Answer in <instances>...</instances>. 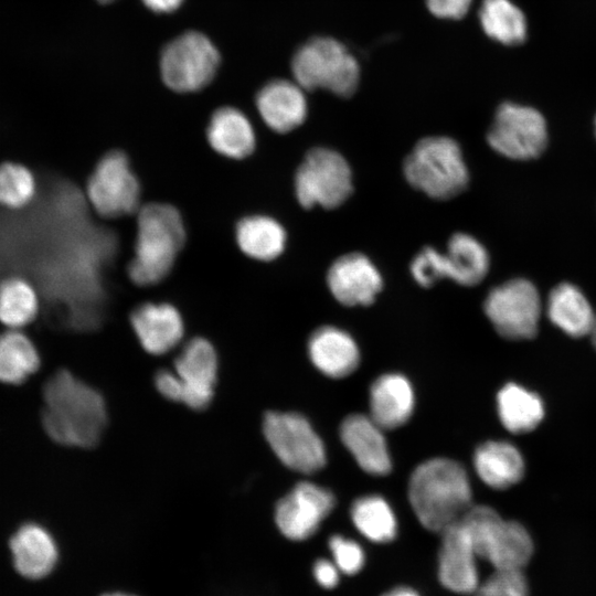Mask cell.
Wrapping results in <instances>:
<instances>
[{"instance_id":"cell-17","label":"cell","mask_w":596,"mask_h":596,"mask_svg":"<svg viewBox=\"0 0 596 596\" xmlns=\"http://www.w3.org/2000/svg\"><path fill=\"white\" fill-rule=\"evenodd\" d=\"M333 297L344 306H369L381 291L383 280L374 264L361 253L337 258L327 273Z\"/></svg>"},{"instance_id":"cell-11","label":"cell","mask_w":596,"mask_h":596,"mask_svg":"<svg viewBox=\"0 0 596 596\" xmlns=\"http://www.w3.org/2000/svg\"><path fill=\"white\" fill-rule=\"evenodd\" d=\"M219 62V53L206 36L187 32L163 49L160 70L170 89L191 93L204 88L213 79Z\"/></svg>"},{"instance_id":"cell-12","label":"cell","mask_w":596,"mask_h":596,"mask_svg":"<svg viewBox=\"0 0 596 596\" xmlns=\"http://www.w3.org/2000/svg\"><path fill=\"white\" fill-rule=\"evenodd\" d=\"M140 184L128 157L119 150L107 152L88 178L86 194L104 217H119L140 209Z\"/></svg>"},{"instance_id":"cell-19","label":"cell","mask_w":596,"mask_h":596,"mask_svg":"<svg viewBox=\"0 0 596 596\" xmlns=\"http://www.w3.org/2000/svg\"><path fill=\"white\" fill-rule=\"evenodd\" d=\"M131 327L142 345L151 354H163L182 339L183 320L170 304L147 302L138 306L130 316Z\"/></svg>"},{"instance_id":"cell-31","label":"cell","mask_w":596,"mask_h":596,"mask_svg":"<svg viewBox=\"0 0 596 596\" xmlns=\"http://www.w3.org/2000/svg\"><path fill=\"white\" fill-rule=\"evenodd\" d=\"M350 515L354 526L374 543H387L395 539L397 522L395 514L380 496H364L351 505Z\"/></svg>"},{"instance_id":"cell-16","label":"cell","mask_w":596,"mask_h":596,"mask_svg":"<svg viewBox=\"0 0 596 596\" xmlns=\"http://www.w3.org/2000/svg\"><path fill=\"white\" fill-rule=\"evenodd\" d=\"M440 535L437 557L440 584L455 594H472L480 584L476 563L478 556L465 526L458 520Z\"/></svg>"},{"instance_id":"cell-28","label":"cell","mask_w":596,"mask_h":596,"mask_svg":"<svg viewBox=\"0 0 596 596\" xmlns=\"http://www.w3.org/2000/svg\"><path fill=\"white\" fill-rule=\"evenodd\" d=\"M497 405L502 425L513 434L533 430L544 416L542 400L514 383H509L499 391Z\"/></svg>"},{"instance_id":"cell-13","label":"cell","mask_w":596,"mask_h":596,"mask_svg":"<svg viewBox=\"0 0 596 596\" xmlns=\"http://www.w3.org/2000/svg\"><path fill=\"white\" fill-rule=\"evenodd\" d=\"M483 309L497 332L507 339L528 340L538 332L541 299L529 280L513 279L493 288Z\"/></svg>"},{"instance_id":"cell-36","label":"cell","mask_w":596,"mask_h":596,"mask_svg":"<svg viewBox=\"0 0 596 596\" xmlns=\"http://www.w3.org/2000/svg\"><path fill=\"white\" fill-rule=\"evenodd\" d=\"M472 0H426L429 11L441 19H461L469 10Z\"/></svg>"},{"instance_id":"cell-37","label":"cell","mask_w":596,"mask_h":596,"mask_svg":"<svg viewBox=\"0 0 596 596\" xmlns=\"http://www.w3.org/2000/svg\"><path fill=\"white\" fill-rule=\"evenodd\" d=\"M316 582L323 588L331 589L339 583V568L328 560L320 558L313 564Z\"/></svg>"},{"instance_id":"cell-40","label":"cell","mask_w":596,"mask_h":596,"mask_svg":"<svg viewBox=\"0 0 596 596\" xmlns=\"http://www.w3.org/2000/svg\"><path fill=\"white\" fill-rule=\"evenodd\" d=\"M589 336L592 337L593 344L596 349V317H595V322H594V326Z\"/></svg>"},{"instance_id":"cell-23","label":"cell","mask_w":596,"mask_h":596,"mask_svg":"<svg viewBox=\"0 0 596 596\" xmlns=\"http://www.w3.org/2000/svg\"><path fill=\"white\" fill-rule=\"evenodd\" d=\"M414 393L408 380L395 373L377 377L370 390V417L382 428L404 425L412 416Z\"/></svg>"},{"instance_id":"cell-15","label":"cell","mask_w":596,"mask_h":596,"mask_svg":"<svg viewBox=\"0 0 596 596\" xmlns=\"http://www.w3.org/2000/svg\"><path fill=\"white\" fill-rule=\"evenodd\" d=\"M334 504L331 491L302 481L279 500L275 509V522L287 539L304 541L318 531Z\"/></svg>"},{"instance_id":"cell-27","label":"cell","mask_w":596,"mask_h":596,"mask_svg":"<svg viewBox=\"0 0 596 596\" xmlns=\"http://www.w3.org/2000/svg\"><path fill=\"white\" fill-rule=\"evenodd\" d=\"M286 231L275 219L267 215H249L235 226V241L246 256L269 262L277 258L286 246Z\"/></svg>"},{"instance_id":"cell-3","label":"cell","mask_w":596,"mask_h":596,"mask_svg":"<svg viewBox=\"0 0 596 596\" xmlns=\"http://www.w3.org/2000/svg\"><path fill=\"white\" fill-rule=\"evenodd\" d=\"M137 216L135 255L128 275L139 286L160 283L172 269L185 241L179 211L168 203L140 206Z\"/></svg>"},{"instance_id":"cell-2","label":"cell","mask_w":596,"mask_h":596,"mask_svg":"<svg viewBox=\"0 0 596 596\" xmlns=\"http://www.w3.org/2000/svg\"><path fill=\"white\" fill-rule=\"evenodd\" d=\"M472 491L466 469L449 458H432L418 465L408 483V499L419 523L441 533L468 511Z\"/></svg>"},{"instance_id":"cell-25","label":"cell","mask_w":596,"mask_h":596,"mask_svg":"<svg viewBox=\"0 0 596 596\" xmlns=\"http://www.w3.org/2000/svg\"><path fill=\"white\" fill-rule=\"evenodd\" d=\"M473 465L479 478L499 490L518 483L524 475L522 455L507 441L490 440L480 445L475 451Z\"/></svg>"},{"instance_id":"cell-33","label":"cell","mask_w":596,"mask_h":596,"mask_svg":"<svg viewBox=\"0 0 596 596\" xmlns=\"http://www.w3.org/2000/svg\"><path fill=\"white\" fill-rule=\"evenodd\" d=\"M35 195V180L24 166L6 162L0 164V204L9 209H20L29 204Z\"/></svg>"},{"instance_id":"cell-21","label":"cell","mask_w":596,"mask_h":596,"mask_svg":"<svg viewBox=\"0 0 596 596\" xmlns=\"http://www.w3.org/2000/svg\"><path fill=\"white\" fill-rule=\"evenodd\" d=\"M17 572L29 579L49 575L57 561V546L53 536L36 523L23 524L10 539Z\"/></svg>"},{"instance_id":"cell-18","label":"cell","mask_w":596,"mask_h":596,"mask_svg":"<svg viewBox=\"0 0 596 596\" xmlns=\"http://www.w3.org/2000/svg\"><path fill=\"white\" fill-rule=\"evenodd\" d=\"M382 430L370 416L363 414L347 416L340 426L342 443L356 464L373 476H385L392 469Z\"/></svg>"},{"instance_id":"cell-29","label":"cell","mask_w":596,"mask_h":596,"mask_svg":"<svg viewBox=\"0 0 596 596\" xmlns=\"http://www.w3.org/2000/svg\"><path fill=\"white\" fill-rule=\"evenodd\" d=\"M40 366V355L32 341L17 329L0 334V381L21 384Z\"/></svg>"},{"instance_id":"cell-20","label":"cell","mask_w":596,"mask_h":596,"mask_svg":"<svg viewBox=\"0 0 596 596\" xmlns=\"http://www.w3.org/2000/svg\"><path fill=\"white\" fill-rule=\"evenodd\" d=\"M256 106L264 123L279 134L294 130L307 116L304 88L287 79H275L262 87Z\"/></svg>"},{"instance_id":"cell-7","label":"cell","mask_w":596,"mask_h":596,"mask_svg":"<svg viewBox=\"0 0 596 596\" xmlns=\"http://www.w3.org/2000/svg\"><path fill=\"white\" fill-rule=\"evenodd\" d=\"M217 374V356L204 338H194L174 361V372L156 374L157 390L167 398L193 409H203L212 401Z\"/></svg>"},{"instance_id":"cell-42","label":"cell","mask_w":596,"mask_h":596,"mask_svg":"<svg viewBox=\"0 0 596 596\" xmlns=\"http://www.w3.org/2000/svg\"><path fill=\"white\" fill-rule=\"evenodd\" d=\"M98 1H100V2H110L113 0H98Z\"/></svg>"},{"instance_id":"cell-39","label":"cell","mask_w":596,"mask_h":596,"mask_svg":"<svg viewBox=\"0 0 596 596\" xmlns=\"http://www.w3.org/2000/svg\"><path fill=\"white\" fill-rule=\"evenodd\" d=\"M382 596H421V595L415 589L408 586H398V587H394L387 590Z\"/></svg>"},{"instance_id":"cell-41","label":"cell","mask_w":596,"mask_h":596,"mask_svg":"<svg viewBox=\"0 0 596 596\" xmlns=\"http://www.w3.org/2000/svg\"><path fill=\"white\" fill-rule=\"evenodd\" d=\"M105 596H130V595H125V594H108V595H105Z\"/></svg>"},{"instance_id":"cell-38","label":"cell","mask_w":596,"mask_h":596,"mask_svg":"<svg viewBox=\"0 0 596 596\" xmlns=\"http://www.w3.org/2000/svg\"><path fill=\"white\" fill-rule=\"evenodd\" d=\"M183 0H142L145 6L155 12H171L180 7Z\"/></svg>"},{"instance_id":"cell-32","label":"cell","mask_w":596,"mask_h":596,"mask_svg":"<svg viewBox=\"0 0 596 596\" xmlns=\"http://www.w3.org/2000/svg\"><path fill=\"white\" fill-rule=\"evenodd\" d=\"M39 312V298L30 283L11 277L0 284V321L19 329L33 321Z\"/></svg>"},{"instance_id":"cell-26","label":"cell","mask_w":596,"mask_h":596,"mask_svg":"<svg viewBox=\"0 0 596 596\" xmlns=\"http://www.w3.org/2000/svg\"><path fill=\"white\" fill-rule=\"evenodd\" d=\"M549 319L571 337L590 334L596 313L584 294L574 285L554 287L547 298Z\"/></svg>"},{"instance_id":"cell-22","label":"cell","mask_w":596,"mask_h":596,"mask_svg":"<svg viewBox=\"0 0 596 596\" xmlns=\"http://www.w3.org/2000/svg\"><path fill=\"white\" fill-rule=\"evenodd\" d=\"M308 352L316 368L329 377L351 374L359 365V349L353 339L336 327H321L310 337Z\"/></svg>"},{"instance_id":"cell-30","label":"cell","mask_w":596,"mask_h":596,"mask_svg":"<svg viewBox=\"0 0 596 596\" xmlns=\"http://www.w3.org/2000/svg\"><path fill=\"white\" fill-rule=\"evenodd\" d=\"M479 19L485 33L502 44L515 45L525 40V17L510 0H483Z\"/></svg>"},{"instance_id":"cell-35","label":"cell","mask_w":596,"mask_h":596,"mask_svg":"<svg viewBox=\"0 0 596 596\" xmlns=\"http://www.w3.org/2000/svg\"><path fill=\"white\" fill-rule=\"evenodd\" d=\"M329 549L333 563L340 572L347 575L358 574L365 564V554L359 543L342 535L329 539Z\"/></svg>"},{"instance_id":"cell-10","label":"cell","mask_w":596,"mask_h":596,"mask_svg":"<svg viewBox=\"0 0 596 596\" xmlns=\"http://www.w3.org/2000/svg\"><path fill=\"white\" fill-rule=\"evenodd\" d=\"M263 432L268 445L286 467L302 473L317 472L324 467L327 456L323 444L300 414L269 412L264 417Z\"/></svg>"},{"instance_id":"cell-34","label":"cell","mask_w":596,"mask_h":596,"mask_svg":"<svg viewBox=\"0 0 596 596\" xmlns=\"http://www.w3.org/2000/svg\"><path fill=\"white\" fill-rule=\"evenodd\" d=\"M471 595L529 596V588L522 571H494Z\"/></svg>"},{"instance_id":"cell-6","label":"cell","mask_w":596,"mask_h":596,"mask_svg":"<svg viewBox=\"0 0 596 596\" xmlns=\"http://www.w3.org/2000/svg\"><path fill=\"white\" fill-rule=\"evenodd\" d=\"M291 70L296 83L304 89L321 88L341 97L351 96L360 78L354 56L331 38H315L299 47Z\"/></svg>"},{"instance_id":"cell-24","label":"cell","mask_w":596,"mask_h":596,"mask_svg":"<svg viewBox=\"0 0 596 596\" xmlns=\"http://www.w3.org/2000/svg\"><path fill=\"white\" fill-rule=\"evenodd\" d=\"M206 138L215 152L228 159H244L256 146L251 121L234 107H221L213 113L206 128Z\"/></svg>"},{"instance_id":"cell-9","label":"cell","mask_w":596,"mask_h":596,"mask_svg":"<svg viewBox=\"0 0 596 596\" xmlns=\"http://www.w3.org/2000/svg\"><path fill=\"white\" fill-rule=\"evenodd\" d=\"M352 173L345 159L327 148L309 150L295 174V191L302 207L334 209L352 193Z\"/></svg>"},{"instance_id":"cell-14","label":"cell","mask_w":596,"mask_h":596,"mask_svg":"<svg viewBox=\"0 0 596 596\" xmlns=\"http://www.w3.org/2000/svg\"><path fill=\"white\" fill-rule=\"evenodd\" d=\"M487 140L493 150L510 159L536 158L547 142L545 120L534 108L504 103L496 113Z\"/></svg>"},{"instance_id":"cell-1","label":"cell","mask_w":596,"mask_h":596,"mask_svg":"<svg viewBox=\"0 0 596 596\" xmlns=\"http://www.w3.org/2000/svg\"><path fill=\"white\" fill-rule=\"evenodd\" d=\"M42 425L49 437L68 447L95 446L107 425L106 404L98 391L67 370L55 372L43 390Z\"/></svg>"},{"instance_id":"cell-4","label":"cell","mask_w":596,"mask_h":596,"mask_svg":"<svg viewBox=\"0 0 596 596\" xmlns=\"http://www.w3.org/2000/svg\"><path fill=\"white\" fill-rule=\"evenodd\" d=\"M403 172L412 187L436 200L458 195L469 180L459 145L445 136L419 140L405 158Z\"/></svg>"},{"instance_id":"cell-5","label":"cell","mask_w":596,"mask_h":596,"mask_svg":"<svg viewBox=\"0 0 596 596\" xmlns=\"http://www.w3.org/2000/svg\"><path fill=\"white\" fill-rule=\"evenodd\" d=\"M478 557L496 571H522L533 553V543L523 525L508 521L488 505H471L461 517Z\"/></svg>"},{"instance_id":"cell-8","label":"cell","mask_w":596,"mask_h":596,"mask_svg":"<svg viewBox=\"0 0 596 596\" xmlns=\"http://www.w3.org/2000/svg\"><path fill=\"white\" fill-rule=\"evenodd\" d=\"M489 270V255L475 237L454 234L447 252L424 247L412 260L411 273L423 287H430L441 278H450L462 286L479 284Z\"/></svg>"}]
</instances>
